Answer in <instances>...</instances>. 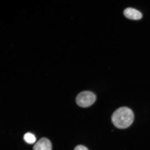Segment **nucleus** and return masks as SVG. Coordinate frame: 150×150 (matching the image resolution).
<instances>
[{"label": "nucleus", "mask_w": 150, "mask_h": 150, "mask_svg": "<svg viewBox=\"0 0 150 150\" xmlns=\"http://www.w3.org/2000/svg\"><path fill=\"white\" fill-rule=\"evenodd\" d=\"M134 115L132 110L126 107L118 108L112 114V121L116 127L120 129L127 128L132 124Z\"/></svg>", "instance_id": "1"}, {"label": "nucleus", "mask_w": 150, "mask_h": 150, "mask_svg": "<svg viewBox=\"0 0 150 150\" xmlns=\"http://www.w3.org/2000/svg\"><path fill=\"white\" fill-rule=\"evenodd\" d=\"M96 96L90 91H83L80 93L76 98V104L79 106L86 108L92 105L96 100Z\"/></svg>", "instance_id": "2"}, {"label": "nucleus", "mask_w": 150, "mask_h": 150, "mask_svg": "<svg viewBox=\"0 0 150 150\" xmlns=\"http://www.w3.org/2000/svg\"><path fill=\"white\" fill-rule=\"evenodd\" d=\"M52 144L50 141L45 138H41L33 147V150H52Z\"/></svg>", "instance_id": "3"}, {"label": "nucleus", "mask_w": 150, "mask_h": 150, "mask_svg": "<svg viewBox=\"0 0 150 150\" xmlns=\"http://www.w3.org/2000/svg\"><path fill=\"white\" fill-rule=\"evenodd\" d=\"M123 13L127 18L131 20H139L142 17V14L140 11L134 8H127L125 9Z\"/></svg>", "instance_id": "4"}, {"label": "nucleus", "mask_w": 150, "mask_h": 150, "mask_svg": "<svg viewBox=\"0 0 150 150\" xmlns=\"http://www.w3.org/2000/svg\"><path fill=\"white\" fill-rule=\"evenodd\" d=\"M24 140L28 144H33L36 141V138L32 133L28 132L24 135Z\"/></svg>", "instance_id": "5"}, {"label": "nucleus", "mask_w": 150, "mask_h": 150, "mask_svg": "<svg viewBox=\"0 0 150 150\" xmlns=\"http://www.w3.org/2000/svg\"><path fill=\"white\" fill-rule=\"evenodd\" d=\"M74 150H89L87 148L83 145H78L75 147Z\"/></svg>", "instance_id": "6"}]
</instances>
